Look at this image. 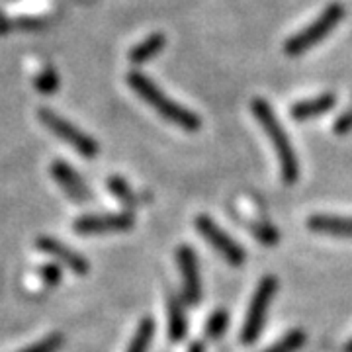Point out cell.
I'll list each match as a JSON object with an SVG mask.
<instances>
[{
    "mask_svg": "<svg viewBox=\"0 0 352 352\" xmlns=\"http://www.w3.org/2000/svg\"><path fill=\"white\" fill-rule=\"evenodd\" d=\"M337 104V96L333 92H325L321 96H315V98H307V100L298 102L292 106L289 116L298 122H305V120H311V118H319L323 113H327L329 110H333V106Z\"/></svg>",
    "mask_w": 352,
    "mask_h": 352,
    "instance_id": "7c38bea8",
    "label": "cell"
},
{
    "mask_svg": "<svg viewBox=\"0 0 352 352\" xmlns=\"http://www.w3.org/2000/svg\"><path fill=\"white\" fill-rule=\"evenodd\" d=\"M344 352H352V339L349 340V344H346V349H344Z\"/></svg>",
    "mask_w": 352,
    "mask_h": 352,
    "instance_id": "484cf974",
    "label": "cell"
},
{
    "mask_svg": "<svg viewBox=\"0 0 352 352\" xmlns=\"http://www.w3.org/2000/svg\"><path fill=\"white\" fill-rule=\"evenodd\" d=\"M153 335H155V321H153L151 317L141 319L138 325V331H135L133 339L129 342L127 352H149Z\"/></svg>",
    "mask_w": 352,
    "mask_h": 352,
    "instance_id": "9a60e30c",
    "label": "cell"
},
{
    "mask_svg": "<svg viewBox=\"0 0 352 352\" xmlns=\"http://www.w3.org/2000/svg\"><path fill=\"white\" fill-rule=\"evenodd\" d=\"M303 344H305V333L296 329V331L288 333L282 340H278L274 346H270L268 351L264 352H298Z\"/></svg>",
    "mask_w": 352,
    "mask_h": 352,
    "instance_id": "ac0fdd59",
    "label": "cell"
},
{
    "mask_svg": "<svg viewBox=\"0 0 352 352\" xmlns=\"http://www.w3.org/2000/svg\"><path fill=\"white\" fill-rule=\"evenodd\" d=\"M188 333V319H186V309H184V300L178 296L168 298V337L170 340H182Z\"/></svg>",
    "mask_w": 352,
    "mask_h": 352,
    "instance_id": "4fadbf2b",
    "label": "cell"
},
{
    "mask_svg": "<svg viewBox=\"0 0 352 352\" xmlns=\"http://www.w3.org/2000/svg\"><path fill=\"white\" fill-rule=\"evenodd\" d=\"M36 247H38L43 254L55 258L61 266L69 268L71 272H75L78 276H82V274H87L88 272L87 258H85L82 254H78L76 251H73L71 247H67L61 241L47 237V235H41V237H38V241H36Z\"/></svg>",
    "mask_w": 352,
    "mask_h": 352,
    "instance_id": "9c48e42d",
    "label": "cell"
},
{
    "mask_svg": "<svg viewBox=\"0 0 352 352\" xmlns=\"http://www.w3.org/2000/svg\"><path fill=\"white\" fill-rule=\"evenodd\" d=\"M344 14H346V8L340 2H331L327 8L317 16V20H314L307 28H303L302 32H298L296 36H292L284 43L286 55L298 57V55L307 53L319 41H323V39L327 38L329 34L340 24V20L344 18Z\"/></svg>",
    "mask_w": 352,
    "mask_h": 352,
    "instance_id": "3957f363",
    "label": "cell"
},
{
    "mask_svg": "<svg viewBox=\"0 0 352 352\" xmlns=\"http://www.w3.org/2000/svg\"><path fill=\"white\" fill-rule=\"evenodd\" d=\"M227 325H229V315L226 309H215L206 323V335L214 340L221 339L226 335Z\"/></svg>",
    "mask_w": 352,
    "mask_h": 352,
    "instance_id": "e0dca14e",
    "label": "cell"
},
{
    "mask_svg": "<svg viewBox=\"0 0 352 352\" xmlns=\"http://www.w3.org/2000/svg\"><path fill=\"white\" fill-rule=\"evenodd\" d=\"M127 85L133 88V92L141 100L147 102L155 112L163 116L166 122L175 124L184 131H198L200 129V118L188 108L180 106L178 102L170 100L147 75H143L139 71H131L127 75Z\"/></svg>",
    "mask_w": 352,
    "mask_h": 352,
    "instance_id": "6da1fadb",
    "label": "cell"
},
{
    "mask_svg": "<svg viewBox=\"0 0 352 352\" xmlns=\"http://www.w3.org/2000/svg\"><path fill=\"white\" fill-rule=\"evenodd\" d=\"M352 129V110L351 112L342 113L339 120L335 122V131L337 133H349Z\"/></svg>",
    "mask_w": 352,
    "mask_h": 352,
    "instance_id": "603a6c76",
    "label": "cell"
},
{
    "mask_svg": "<svg viewBox=\"0 0 352 352\" xmlns=\"http://www.w3.org/2000/svg\"><path fill=\"white\" fill-rule=\"evenodd\" d=\"M188 352H206V346H204V342H200V340H194L190 344Z\"/></svg>",
    "mask_w": 352,
    "mask_h": 352,
    "instance_id": "d4e9b609",
    "label": "cell"
},
{
    "mask_svg": "<svg viewBox=\"0 0 352 352\" xmlns=\"http://www.w3.org/2000/svg\"><path fill=\"white\" fill-rule=\"evenodd\" d=\"M164 43H166V38H164L163 34L155 32L149 38H145L141 43H138L135 47H131L127 57H129V61L133 65L147 63V61H151L153 57H157L164 50Z\"/></svg>",
    "mask_w": 352,
    "mask_h": 352,
    "instance_id": "5bb4252c",
    "label": "cell"
},
{
    "mask_svg": "<svg viewBox=\"0 0 352 352\" xmlns=\"http://www.w3.org/2000/svg\"><path fill=\"white\" fill-rule=\"evenodd\" d=\"M39 122L50 129L53 135L65 141L67 145H71L76 153H80L85 159H94L100 147L96 143V139H92L88 133H85L82 129H78L73 126L69 120H65L63 116H59L57 112H53L50 108H39L38 112Z\"/></svg>",
    "mask_w": 352,
    "mask_h": 352,
    "instance_id": "5b68a950",
    "label": "cell"
},
{
    "mask_svg": "<svg viewBox=\"0 0 352 352\" xmlns=\"http://www.w3.org/2000/svg\"><path fill=\"white\" fill-rule=\"evenodd\" d=\"M249 229H251L252 235L261 241L263 245H276L278 239H280L276 229L272 226H268V223H251Z\"/></svg>",
    "mask_w": 352,
    "mask_h": 352,
    "instance_id": "44dd1931",
    "label": "cell"
},
{
    "mask_svg": "<svg viewBox=\"0 0 352 352\" xmlns=\"http://www.w3.org/2000/svg\"><path fill=\"white\" fill-rule=\"evenodd\" d=\"M34 87L38 88L41 94H53L59 88V76L53 67H45L34 80Z\"/></svg>",
    "mask_w": 352,
    "mask_h": 352,
    "instance_id": "d6986e66",
    "label": "cell"
},
{
    "mask_svg": "<svg viewBox=\"0 0 352 352\" xmlns=\"http://www.w3.org/2000/svg\"><path fill=\"white\" fill-rule=\"evenodd\" d=\"M63 335L53 333L50 337H45V339H41L38 342H34V344H30V346H25L20 352H59V349L63 346Z\"/></svg>",
    "mask_w": 352,
    "mask_h": 352,
    "instance_id": "ffe728a7",
    "label": "cell"
},
{
    "mask_svg": "<svg viewBox=\"0 0 352 352\" xmlns=\"http://www.w3.org/2000/svg\"><path fill=\"white\" fill-rule=\"evenodd\" d=\"M108 188H110V192H112L113 196L122 201L124 206H127V208H133V206L138 204V198H135L133 190H131V186L127 184L122 176H110V178H108Z\"/></svg>",
    "mask_w": 352,
    "mask_h": 352,
    "instance_id": "2e32d148",
    "label": "cell"
},
{
    "mask_svg": "<svg viewBox=\"0 0 352 352\" xmlns=\"http://www.w3.org/2000/svg\"><path fill=\"white\" fill-rule=\"evenodd\" d=\"M196 229H198V233H200L201 237L208 241L215 251L226 258L227 263L233 264V266H239V264L245 263V258H247L245 249L241 247L237 241L231 239L226 231L215 223L212 217L198 215L196 217Z\"/></svg>",
    "mask_w": 352,
    "mask_h": 352,
    "instance_id": "8992f818",
    "label": "cell"
},
{
    "mask_svg": "<svg viewBox=\"0 0 352 352\" xmlns=\"http://www.w3.org/2000/svg\"><path fill=\"white\" fill-rule=\"evenodd\" d=\"M8 32H10V20L4 14H0V36H4Z\"/></svg>",
    "mask_w": 352,
    "mask_h": 352,
    "instance_id": "cb8c5ba5",
    "label": "cell"
},
{
    "mask_svg": "<svg viewBox=\"0 0 352 352\" xmlns=\"http://www.w3.org/2000/svg\"><path fill=\"white\" fill-rule=\"evenodd\" d=\"M51 176L55 178V182L76 201H87L90 198V190L87 182L78 176L75 168L65 161H55L51 164Z\"/></svg>",
    "mask_w": 352,
    "mask_h": 352,
    "instance_id": "30bf717a",
    "label": "cell"
},
{
    "mask_svg": "<svg viewBox=\"0 0 352 352\" xmlns=\"http://www.w3.org/2000/svg\"><path fill=\"white\" fill-rule=\"evenodd\" d=\"M251 110L254 113V118L258 120V124L266 131V135L272 141V147H274L278 161H280L282 180L286 184H296L300 180V159H298V155H296L292 143H289L286 129L278 122L272 106L263 98H254L251 102Z\"/></svg>",
    "mask_w": 352,
    "mask_h": 352,
    "instance_id": "7a4b0ae2",
    "label": "cell"
},
{
    "mask_svg": "<svg viewBox=\"0 0 352 352\" xmlns=\"http://www.w3.org/2000/svg\"><path fill=\"white\" fill-rule=\"evenodd\" d=\"M176 263H178L182 284H184V302H188V305H198L201 300V282L198 258H196L194 249L188 245L178 247Z\"/></svg>",
    "mask_w": 352,
    "mask_h": 352,
    "instance_id": "ba28073f",
    "label": "cell"
},
{
    "mask_svg": "<svg viewBox=\"0 0 352 352\" xmlns=\"http://www.w3.org/2000/svg\"><path fill=\"white\" fill-rule=\"evenodd\" d=\"M307 227L315 233H323L340 239H352V217L317 214L307 219Z\"/></svg>",
    "mask_w": 352,
    "mask_h": 352,
    "instance_id": "8fae6325",
    "label": "cell"
},
{
    "mask_svg": "<svg viewBox=\"0 0 352 352\" xmlns=\"http://www.w3.org/2000/svg\"><path fill=\"white\" fill-rule=\"evenodd\" d=\"M135 223L133 215L129 212L120 214H88L78 217L73 229L80 235H102V233H113V231H127Z\"/></svg>",
    "mask_w": 352,
    "mask_h": 352,
    "instance_id": "52a82bcc",
    "label": "cell"
},
{
    "mask_svg": "<svg viewBox=\"0 0 352 352\" xmlns=\"http://www.w3.org/2000/svg\"><path fill=\"white\" fill-rule=\"evenodd\" d=\"M278 289V280L274 276H264L258 286L254 289L249 309H247V317H245V325L241 331V340L245 344H252L258 339V335L263 333L264 323H266V315L270 309V303L274 300Z\"/></svg>",
    "mask_w": 352,
    "mask_h": 352,
    "instance_id": "277c9868",
    "label": "cell"
},
{
    "mask_svg": "<svg viewBox=\"0 0 352 352\" xmlns=\"http://www.w3.org/2000/svg\"><path fill=\"white\" fill-rule=\"evenodd\" d=\"M39 274H41V280L47 284V286H57L63 278V268L57 266V264H43L39 268Z\"/></svg>",
    "mask_w": 352,
    "mask_h": 352,
    "instance_id": "7402d4cb",
    "label": "cell"
}]
</instances>
